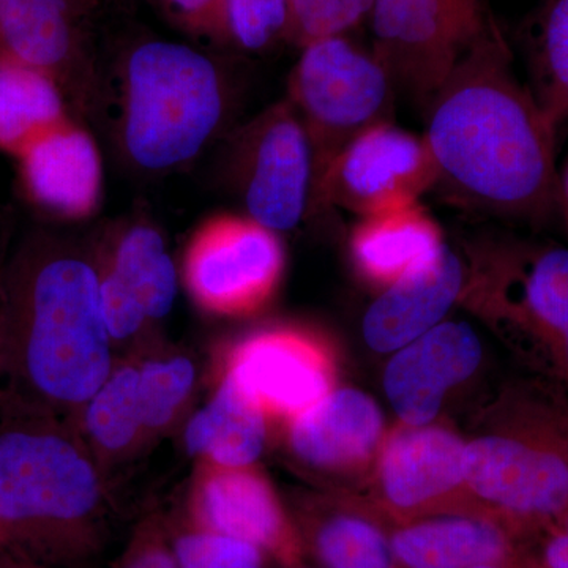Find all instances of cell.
I'll return each instance as SVG.
<instances>
[{
    "label": "cell",
    "mask_w": 568,
    "mask_h": 568,
    "mask_svg": "<svg viewBox=\"0 0 568 568\" xmlns=\"http://www.w3.org/2000/svg\"><path fill=\"white\" fill-rule=\"evenodd\" d=\"M384 417L372 396L334 388L287 424V443L302 465L327 474H357L379 455Z\"/></svg>",
    "instance_id": "2e32d148"
},
{
    "label": "cell",
    "mask_w": 568,
    "mask_h": 568,
    "mask_svg": "<svg viewBox=\"0 0 568 568\" xmlns=\"http://www.w3.org/2000/svg\"><path fill=\"white\" fill-rule=\"evenodd\" d=\"M0 548H2V545H0Z\"/></svg>",
    "instance_id": "b9f144b4"
},
{
    "label": "cell",
    "mask_w": 568,
    "mask_h": 568,
    "mask_svg": "<svg viewBox=\"0 0 568 568\" xmlns=\"http://www.w3.org/2000/svg\"><path fill=\"white\" fill-rule=\"evenodd\" d=\"M514 568H544L540 566V564L537 562L536 558H534L532 552H529L528 555L523 556L521 559L518 560L517 566Z\"/></svg>",
    "instance_id": "8d00e7d4"
},
{
    "label": "cell",
    "mask_w": 568,
    "mask_h": 568,
    "mask_svg": "<svg viewBox=\"0 0 568 568\" xmlns=\"http://www.w3.org/2000/svg\"><path fill=\"white\" fill-rule=\"evenodd\" d=\"M444 246L439 224L418 203L362 216L351 235L355 268L381 291L428 263Z\"/></svg>",
    "instance_id": "44dd1931"
},
{
    "label": "cell",
    "mask_w": 568,
    "mask_h": 568,
    "mask_svg": "<svg viewBox=\"0 0 568 568\" xmlns=\"http://www.w3.org/2000/svg\"><path fill=\"white\" fill-rule=\"evenodd\" d=\"M560 192H562V200L566 201L568 207V173L566 175V182H564V186H560Z\"/></svg>",
    "instance_id": "74e56055"
},
{
    "label": "cell",
    "mask_w": 568,
    "mask_h": 568,
    "mask_svg": "<svg viewBox=\"0 0 568 568\" xmlns=\"http://www.w3.org/2000/svg\"><path fill=\"white\" fill-rule=\"evenodd\" d=\"M465 295L568 386V248L518 244L497 250L484 274L467 276Z\"/></svg>",
    "instance_id": "52a82bcc"
},
{
    "label": "cell",
    "mask_w": 568,
    "mask_h": 568,
    "mask_svg": "<svg viewBox=\"0 0 568 568\" xmlns=\"http://www.w3.org/2000/svg\"><path fill=\"white\" fill-rule=\"evenodd\" d=\"M112 368L92 265L69 253L20 264L0 294V399L54 417L81 413Z\"/></svg>",
    "instance_id": "7a4b0ae2"
},
{
    "label": "cell",
    "mask_w": 568,
    "mask_h": 568,
    "mask_svg": "<svg viewBox=\"0 0 568 568\" xmlns=\"http://www.w3.org/2000/svg\"><path fill=\"white\" fill-rule=\"evenodd\" d=\"M222 111L219 74L200 52L166 41L134 51L126 73L125 142L140 166L166 170L189 162Z\"/></svg>",
    "instance_id": "5b68a950"
},
{
    "label": "cell",
    "mask_w": 568,
    "mask_h": 568,
    "mask_svg": "<svg viewBox=\"0 0 568 568\" xmlns=\"http://www.w3.org/2000/svg\"><path fill=\"white\" fill-rule=\"evenodd\" d=\"M466 480L480 514L536 540L568 510V409L511 395L488 432L466 443Z\"/></svg>",
    "instance_id": "277c9868"
},
{
    "label": "cell",
    "mask_w": 568,
    "mask_h": 568,
    "mask_svg": "<svg viewBox=\"0 0 568 568\" xmlns=\"http://www.w3.org/2000/svg\"><path fill=\"white\" fill-rule=\"evenodd\" d=\"M390 541L402 568L515 566L529 544L499 519L481 514H450L390 526Z\"/></svg>",
    "instance_id": "ac0fdd59"
},
{
    "label": "cell",
    "mask_w": 568,
    "mask_h": 568,
    "mask_svg": "<svg viewBox=\"0 0 568 568\" xmlns=\"http://www.w3.org/2000/svg\"><path fill=\"white\" fill-rule=\"evenodd\" d=\"M436 183L435 160L424 136L386 121L351 141L317 190L332 204L362 219L416 204Z\"/></svg>",
    "instance_id": "8fae6325"
},
{
    "label": "cell",
    "mask_w": 568,
    "mask_h": 568,
    "mask_svg": "<svg viewBox=\"0 0 568 568\" xmlns=\"http://www.w3.org/2000/svg\"><path fill=\"white\" fill-rule=\"evenodd\" d=\"M106 271L140 301L149 320H162L173 308L178 275L162 235L153 227L126 231Z\"/></svg>",
    "instance_id": "484cf974"
},
{
    "label": "cell",
    "mask_w": 568,
    "mask_h": 568,
    "mask_svg": "<svg viewBox=\"0 0 568 568\" xmlns=\"http://www.w3.org/2000/svg\"><path fill=\"white\" fill-rule=\"evenodd\" d=\"M0 568H44L33 560L9 551V549L0 548Z\"/></svg>",
    "instance_id": "e575fe53"
},
{
    "label": "cell",
    "mask_w": 568,
    "mask_h": 568,
    "mask_svg": "<svg viewBox=\"0 0 568 568\" xmlns=\"http://www.w3.org/2000/svg\"><path fill=\"white\" fill-rule=\"evenodd\" d=\"M194 383L196 369L185 355H164L138 364V394L149 436L173 424Z\"/></svg>",
    "instance_id": "83f0119b"
},
{
    "label": "cell",
    "mask_w": 568,
    "mask_h": 568,
    "mask_svg": "<svg viewBox=\"0 0 568 568\" xmlns=\"http://www.w3.org/2000/svg\"><path fill=\"white\" fill-rule=\"evenodd\" d=\"M224 11L234 39L246 50H261L290 21L286 0H224Z\"/></svg>",
    "instance_id": "4dcf8cb0"
},
{
    "label": "cell",
    "mask_w": 568,
    "mask_h": 568,
    "mask_svg": "<svg viewBox=\"0 0 568 568\" xmlns=\"http://www.w3.org/2000/svg\"><path fill=\"white\" fill-rule=\"evenodd\" d=\"M119 568H181L170 541L155 526H145L134 536Z\"/></svg>",
    "instance_id": "d6a6232c"
},
{
    "label": "cell",
    "mask_w": 568,
    "mask_h": 568,
    "mask_svg": "<svg viewBox=\"0 0 568 568\" xmlns=\"http://www.w3.org/2000/svg\"><path fill=\"white\" fill-rule=\"evenodd\" d=\"M22 174L33 200L69 219L89 216L102 193V162L88 132L62 121L21 149Z\"/></svg>",
    "instance_id": "d6986e66"
},
{
    "label": "cell",
    "mask_w": 568,
    "mask_h": 568,
    "mask_svg": "<svg viewBox=\"0 0 568 568\" xmlns=\"http://www.w3.org/2000/svg\"><path fill=\"white\" fill-rule=\"evenodd\" d=\"M395 91L373 51L346 36L305 44L291 95L312 142L316 186L351 141L369 126L390 121Z\"/></svg>",
    "instance_id": "8992f818"
},
{
    "label": "cell",
    "mask_w": 568,
    "mask_h": 568,
    "mask_svg": "<svg viewBox=\"0 0 568 568\" xmlns=\"http://www.w3.org/2000/svg\"><path fill=\"white\" fill-rule=\"evenodd\" d=\"M537 552L534 558L544 568H568V532L559 525L545 529L536 538Z\"/></svg>",
    "instance_id": "836d02e7"
},
{
    "label": "cell",
    "mask_w": 568,
    "mask_h": 568,
    "mask_svg": "<svg viewBox=\"0 0 568 568\" xmlns=\"http://www.w3.org/2000/svg\"><path fill=\"white\" fill-rule=\"evenodd\" d=\"M190 525L248 541L284 568L301 566L304 544L274 487L253 466L201 462L189 497Z\"/></svg>",
    "instance_id": "4fadbf2b"
},
{
    "label": "cell",
    "mask_w": 568,
    "mask_h": 568,
    "mask_svg": "<svg viewBox=\"0 0 568 568\" xmlns=\"http://www.w3.org/2000/svg\"><path fill=\"white\" fill-rule=\"evenodd\" d=\"M295 525L305 551L323 568H402L392 548V525L372 503H320Z\"/></svg>",
    "instance_id": "ffe728a7"
},
{
    "label": "cell",
    "mask_w": 568,
    "mask_h": 568,
    "mask_svg": "<svg viewBox=\"0 0 568 568\" xmlns=\"http://www.w3.org/2000/svg\"><path fill=\"white\" fill-rule=\"evenodd\" d=\"M224 373L257 399L267 418L286 424L331 394L336 383L327 343L294 327L246 336L227 354Z\"/></svg>",
    "instance_id": "7c38bea8"
},
{
    "label": "cell",
    "mask_w": 568,
    "mask_h": 568,
    "mask_svg": "<svg viewBox=\"0 0 568 568\" xmlns=\"http://www.w3.org/2000/svg\"><path fill=\"white\" fill-rule=\"evenodd\" d=\"M0 36L18 62L58 65L69 51L63 0H0Z\"/></svg>",
    "instance_id": "4316f807"
},
{
    "label": "cell",
    "mask_w": 568,
    "mask_h": 568,
    "mask_svg": "<svg viewBox=\"0 0 568 568\" xmlns=\"http://www.w3.org/2000/svg\"><path fill=\"white\" fill-rule=\"evenodd\" d=\"M81 416L92 452L99 457L118 459L136 450L149 437L138 394V364L114 366L82 407Z\"/></svg>",
    "instance_id": "cb8c5ba5"
},
{
    "label": "cell",
    "mask_w": 568,
    "mask_h": 568,
    "mask_svg": "<svg viewBox=\"0 0 568 568\" xmlns=\"http://www.w3.org/2000/svg\"><path fill=\"white\" fill-rule=\"evenodd\" d=\"M368 20L395 89L426 106L495 17L488 0H373Z\"/></svg>",
    "instance_id": "ba28073f"
},
{
    "label": "cell",
    "mask_w": 568,
    "mask_h": 568,
    "mask_svg": "<svg viewBox=\"0 0 568 568\" xmlns=\"http://www.w3.org/2000/svg\"><path fill=\"white\" fill-rule=\"evenodd\" d=\"M267 437V416L257 399L224 373L211 402L185 429V447L201 462L226 467L253 466Z\"/></svg>",
    "instance_id": "7402d4cb"
},
{
    "label": "cell",
    "mask_w": 568,
    "mask_h": 568,
    "mask_svg": "<svg viewBox=\"0 0 568 568\" xmlns=\"http://www.w3.org/2000/svg\"><path fill=\"white\" fill-rule=\"evenodd\" d=\"M284 272L276 231L252 216L216 215L197 227L183 257L186 291L204 312L252 316L274 297Z\"/></svg>",
    "instance_id": "9c48e42d"
},
{
    "label": "cell",
    "mask_w": 568,
    "mask_h": 568,
    "mask_svg": "<svg viewBox=\"0 0 568 568\" xmlns=\"http://www.w3.org/2000/svg\"><path fill=\"white\" fill-rule=\"evenodd\" d=\"M290 21L301 43L346 36L368 18L373 0H286Z\"/></svg>",
    "instance_id": "f546056e"
},
{
    "label": "cell",
    "mask_w": 568,
    "mask_h": 568,
    "mask_svg": "<svg viewBox=\"0 0 568 568\" xmlns=\"http://www.w3.org/2000/svg\"><path fill=\"white\" fill-rule=\"evenodd\" d=\"M467 271L444 246L428 263L384 287L366 310L364 338L376 353H395L432 331L465 294Z\"/></svg>",
    "instance_id": "e0dca14e"
},
{
    "label": "cell",
    "mask_w": 568,
    "mask_h": 568,
    "mask_svg": "<svg viewBox=\"0 0 568 568\" xmlns=\"http://www.w3.org/2000/svg\"><path fill=\"white\" fill-rule=\"evenodd\" d=\"M170 544L181 568H265L268 559L248 541L192 525Z\"/></svg>",
    "instance_id": "f1b7e54d"
},
{
    "label": "cell",
    "mask_w": 568,
    "mask_h": 568,
    "mask_svg": "<svg viewBox=\"0 0 568 568\" xmlns=\"http://www.w3.org/2000/svg\"><path fill=\"white\" fill-rule=\"evenodd\" d=\"M100 308L112 342L133 338L149 321L140 301L108 271L100 275Z\"/></svg>",
    "instance_id": "1f68e13d"
},
{
    "label": "cell",
    "mask_w": 568,
    "mask_h": 568,
    "mask_svg": "<svg viewBox=\"0 0 568 568\" xmlns=\"http://www.w3.org/2000/svg\"><path fill=\"white\" fill-rule=\"evenodd\" d=\"M517 566V564H515ZM515 566H481L477 568H514Z\"/></svg>",
    "instance_id": "ab89813d"
},
{
    "label": "cell",
    "mask_w": 568,
    "mask_h": 568,
    "mask_svg": "<svg viewBox=\"0 0 568 568\" xmlns=\"http://www.w3.org/2000/svg\"><path fill=\"white\" fill-rule=\"evenodd\" d=\"M171 2H173L174 6H178L179 9L196 11L204 9V7L207 6L209 2H212V0H171Z\"/></svg>",
    "instance_id": "d590c367"
},
{
    "label": "cell",
    "mask_w": 568,
    "mask_h": 568,
    "mask_svg": "<svg viewBox=\"0 0 568 568\" xmlns=\"http://www.w3.org/2000/svg\"><path fill=\"white\" fill-rule=\"evenodd\" d=\"M294 568H304V567L298 566V567H294Z\"/></svg>",
    "instance_id": "60d3db41"
},
{
    "label": "cell",
    "mask_w": 568,
    "mask_h": 568,
    "mask_svg": "<svg viewBox=\"0 0 568 568\" xmlns=\"http://www.w3.org/2000/svg\"><path fill=\"white\" fill-rule=\"evenodd\" d=\"M558 525L568 532V510L564 514V517L559 519Z\"/></svg>",
    "instance_id": "f35d334b"
},
{
    "label": "cell",
    "mask_w": 568,
    "mask_h": 568,
    "mask_svg": "<svg viewBox=\"0 0 568 568\" xmlns=\"http://www.w3.org/2000/svg\"><path fill=\"white\" fill-rule=\"evenodd\" d=\"M525 47L530 92L558 132L568 121V0H538Z\"/></svg>",
    "instance_id": "603a6c76"
},
{
    "label": "cell",
    "mask_w": 568,
    "mask_h": 568,
    "mask_svg": "<svg viewBox=\"0 0 568 568\" xmlns=\"http://www.w3.org/2000/svg\"><path fill=\"white\" fill-rule=\"evenodd\" d=\"M480 361V339L459 321H444L395 351L384 372V390L399 424H433L447 392L473 376Z\"/></svg>",
    "instance_id": "9a60e30c"
},
{
    "label": "cell",
    "mask_w": 568,
    "mask_h": 568,
    "mask_svg": "<svg viewBox=\"0 0 568 568\" xmlns=\"http://www.w3.org/2000/svg\"><path fill=\"white\" fill-rule=\"evenodd\" d=\"M373 506L390 525L480 514L466 480V440L443 425L399 424L376 458ZM484 515V514H481Z\"/></svg>",
    "instance_id": "30bf717a"
},
{
    "label": "cell",
    "mask_w": 568,
    "mask_h": 568,
    "mask_svg": "<svg viewBox=\"0 0 568 568\" xmlns=\"http://www.w3.org/2000/svg\"><path fill=\"white\" fill-rule=\"evenodd\" d=\"M436 186L495 215L541 220L562 201L556 132L519 82L496 20L426 103Z\"/></svg>",
    "instance_id": "6da1fadb"
},
{
    "label": "cell",
    "mask_w": 568,
    "mask_h": 568,
    "mask_svg": "<svg viewBox=\"0 0 568 568\" xmlns=\"http://www.w3.org/2000/svg\"><path fill=\"white\" fill-rule=\"evenodd\" d=\"M2 405L0 545L44 568L78 566L106 529L99 462L59 417Z\"/></svg>",
    "instance_id": "3957f363"
},
{
    "label": "cell",
    "mask_w": 568,
    "mask_h": 568,
    "mask_svg": "<svg viewBox=\"0 0 568 568\" xmlns=\"http://www.w3.org/2000/svg\"><path fill=\"white\" fill-rule=\"evenodd\" d=\"M62 99L43 70L0 63V148L21 151L63 119Z\"/></svg>",
    "instance_id": "d4e9b609"
},
{
    "label": "cell",
    "mask_w": 568,
    "mask_h": 568,
    "mask_svg": "<svg viewBox=\"0 0 568 568\" xmlns=\"http://www.w3.org/2000/svg\"><path fill=\"white\" fill-rule=\"evenodd\" d=\"M315 183V155L304 123L291 104L261 119L246 155L245 205L248 216L276 231L304 219Z\"/></svg>",
    "instance_id": "5bb4252c"
}]
</instances>
